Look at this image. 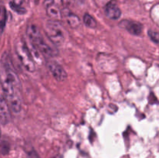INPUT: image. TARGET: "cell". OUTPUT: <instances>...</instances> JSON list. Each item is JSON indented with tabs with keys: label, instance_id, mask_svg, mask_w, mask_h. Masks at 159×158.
<instances>
[{
	"label": "cell",
	"instance_id": "11",
	"mask_svg": "<svg viewBox=\"0 0 159 158\" xmlns=\"http://www.w3.org/2000/svg\"><path fill=\"white\" fill-rule=\"evenodd\" d=\"M83 21L85 26H88V27L89 28H92V29L96 28V26H97V23H96V20H95L92 15H90L88 13H85V15H84Z\"/></svg>",
	"mask_w": 159,
	"mask_h": 158
},
{
	"label": "cell",
	"instance_id": "15",
	"mask_svg": "<svg viewBox=\"0 0 159 158\" xmlns=\"http://www.w3.org/2000/svg\"><path fill=\"white\" fill-rule=\"evenodd\" d=\"M27 154L29 158H40L39 155L37 154V153L34 150H30L27 151Z\"/></svg>",
	"mask_w": 159,
	"mask_h": 158
},
{
	"label": "cell",
	"instance_id": "12",
	"mask_svg": "<svg viewBox=\"0 0 159 158\" xmlns=\"http://www.w3.org/2000/svg\"><path fill=\"white\" fill-rule=\"evenodd\" d=\"M9 6H10L11 9H12V10L15 11L16 12H17V13H19V14L26 13V9H24V8L21 7V6H16V5L14 4L12 2L9 3Z\"/></svg>",
	"mask_w": 159,
	"mask_h": 158
},
{
	"label": "cell",
	"instance_id": "9",
	"mask_svg": "<svg viewBox=\"0 0 159 158\" xmlns=\"http://www.w3.org/2000/svg\"><path fill=\"white\" fill-rule=\"evenodd\" d=\"M6 99L7 100L9 108H11V110H12V112H20L22 108L21 100H20V97L16 94L12 95V97L8 98V99Z\"/></svg>",
	"mask_w": 159,
	"mask_h": 158
},
{
	"label": "cell",
	"instance_id": "7",
	"mask_svg": "<svg viewBox=\"0 0 159 158\" xmlns=\"http://www.w3.org/2000/svg\"><path fill=\"white\" fill-rule=\"evenodd\" d=\"M105 14L109 19L117 20L121 15V10L116 4V1L113 0L107 4L105 7Z\"/></svg>",
	"mask_w": 159,
	"mask_h": 158
},
{
	"label": "cell",
	"instance_id": "17",
	"mask_svg": "<svg viewBox=\"0 0 159 158\" xmlns=\"http://www.w3.org/2000/svg\"><path fill=\"white\" fill-rule=\"evenodd\" d=\"M23 2V0H13V2H13L15 5H16V6H21Z\"/></svg>",
	"mask_w": 159,
	"mask_h": 158
},
{
	"label": "cell",
	"instance_id": "8",
	"mask_svg": "<svg viewBox=\"0 0 159 158\" xmlns=\"http://www.w3.org/2000/svg\"><path fill=\"white\" fill-rule=\"evenodd\" d=\"M63 14L65 15V18H66L67 22H68V25L71 26V28H77L80 26L81 24V20L79 19V17L78 15H76L75 14L71 13L69 10H68L66 9H65V11L63 12Z\"/></svg>",
	"mask_w": 159,
	"mask_h": 158
},
{
	"label": "cell",
	"instance_id": "6",
	"mask_svg": "<svg viewBox=\"0 0 159 158\" xmlns=\"http://www.w3.org/2000/svg\"><path fill=\"white\" fill-rule=\"evenodd\" d=\"M26 33H27L29 39L30 40L31 43L34 46H36L38 43H40V42L43 40L40 30L35 25H29L27 26V29H26Z\"/></svg>",
	"mask_w": 159,
	"mask_h": 158
},
{
	"label": "cell",
	"instance_id": "18",
	"mask_svg": "<svg viewBox=\"0 0 159 158\" xmlns=\"http://www.w3.org/2000/svg\"><path fill=\"white\" fill-rule=\"evenodd\" d=\"M23 1H24V2H26V3H28V2H29V1H30V0H23Z\"/></svg>",
	"mask_w": 159,
	"mask_h": 158
},
{
	"label": "cell",
	"instance_id": "10",
	"mask_svg": "<svg viewBox=\"0 0 159 158\" xmlns=\"http://www.w3.org/2000/svg\"><path fill=\"white\" fill-rule=\"evenodd\" d=\"M47 14L48 15V16L52 18L53 20L59 21L61 19V12L54 3L47 6Z\"/></svg>",
	"mask_w": 159,
	"mask_h": 158
},
{
	"label": "cell",
	"instance_id": "4",
	"mask_svg": "<svg viewBox=\"0 0 159 158\" xmlns=\"http://www.w3.org/2000/svg\"><path fill=\"white\" fill-rule=\"evenodd\" d=\"M120 27L127 29L130 33L135 36H139L142 33L143 26L141 23L130 20H123L119 23Z\"/></svg>",
	"mask_w": 159,
	"mask_h": 158
},
{
	"label": "cell",
	"instance_id": "21",
	"mask_svg": "<svg viewBox=\"0 0 159 158\" xmlns=\"http://www.w3.org/2000/svg\"><path fill=\"white\" fill-rule=\"evenodd\" d=\"M36 1V0H35ZM38 2H39V0H37V3H38Z\"/></svg>",
	"mask_w": 159,
	"mask_h": 158
},
{
	"label": "cell",
	"instance_id": "16",
	"mask_svg": "<svg viewBox=\"0 0 159 158\" xmlns=\"http://www.w3.org/2000/svg\"><path fill=\"white\" fill-rule=\"evenodd\" d=\"M61 2L65 8H68L74 4L75 0H61Z\"/></svg>",
	"mask_w": 159,
	"mask_h": 158
},
{
	"label": "cell",
	"instance_id": "13",
	"mask_svg": "<svg viewBox=\"0 0 159 158\" xmlns=\"http://www.w3.org/2000/svg\"><path fill=\"white\" fill-rule=\"evenodd\" d=\"M9 146L7 143L2 142L0 143V153L3 155H6L9 153Z\"/></svg>",
	"mask_w": 159,
	"mask_h": 158
},
{
	"label": "cell",
	"instance_id": "2",
	"mask_svg": "<svg viewBox=\"0 0 159 158\" xmlns=\"http://www.w3.org/2000/svg\"><path fill=\"white\" fill-rule=\"evenodd\" d=\"M16 53L22 64L30 72L35 71V64L30 52L25 43H20L16 46Z\"/></svg>",
	"mask_w": 159,
	"mask_h": 158
},
{
	"label": "cell",
	"instance_id": "14",
	"mask_svg": "<svg viewBox=\"0 0 159 158\" xmlns=\"http://www.w3.org/2000/svg\"><path fill=\"white\" fill-rule=\"evenodd\" d=\"M148 36L150 37V38L152 39V41H154L155 43H159V32H156V31L153 30H149Z\"/></svg>",
	"mask_w": 159,
	"mask_h": 158
},
{
	"label": "cell",
	"instance_id": "3",
	"mask_svg": "<svg viewBox=\"0 0 159 158\" xmlns=\"http://www.w3.org/2000/svg\"><path fill=\"white\" fill-rule=\"evenodd\" d=\"M47 64H48V68L51 71V74L56 80L58 81H63L67 78L68 77L67 73L58 63L54 60H48Z\"/></svg>",
	"mask_w": 159,
	"mask_h": 158
},
{
	"label": "cell",
	"instance_id": "5",
	"mask_svg": "<svg viewBox=\"0 0 159 158\" xmlns=\"http://www.w3.org/2000/svg\"><path fill=\"white\" fill-rule=\"evenodd\" d=\"M10 121V110L6 98L0 95V122L3 125L9 123Z\"/></svg>",
	"mask_w": 159,
	"mask_h": 158
},
{
	"label": "cell",
	"instance_id": "20",
	"mask_svg": "<svg viewBox=\"0 0 159 158\" xmlns=\"http://www.w3.org/2000/svg\"><path fill=\"white\" fill-rule=\"evenodd\" d=\"M0 138H1V129H0Z\"/></svg>",
	"mask_w": 159,
	"mask_h": 158
},
{
	"label": "cell",
	"instance_id": "1",
	"mask_svg": "<svg viewBox=\"0 0 159 158\" xmlns=\"http://www.w3.org/2000/svg\"><path fill=\"white\" fill-rule=\"evenodd\" d=\"M46 33L51 41L56 45H61L64 42L65 36L61 25L57 20H49L46 25Z\"/></svg>",
	"mask_w": 159,
	"mask_h": 158
},
{
	"label": "cell",
	"instance_id": "19",
	"mask_svg": "<svg viewBox=\"0 0 159 158\" xmlns=\"http://www.w3.org/2000/svg\"><path fill=\"white\" fill-rule=\"evenodd\" d=\"M1 12H2V9H1V6H0V14H1Z\"/></svg>",
	"mask_w": 159,
	"mask_h": 158
}]
</instances>
